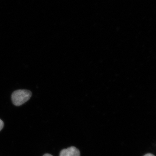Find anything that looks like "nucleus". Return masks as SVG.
<instances>
[{
  "label": "nucleus",
  "mask_w": 156,
  "mask_h": 156,
  "mask_svg": "<svg viewBox=\"0 0 156 156\" xmlns=\"http://www.w3.org/2000/svg\"><path fill=\"white\" fill-rule=\"evenodd\" d=\"M143 156H155V155L152 154L148 153L144 155Z\"/></svg>",
  "instance_id": "4"
},
{
  "label": "nucleus",
  "mask_w": 156,
  "mask_h": 156,
  "mask_svg": "<svg viewBox=\"0 0 156 156\" xmlns=\"http://www.w3.org/2000/svg\"><path fill=\"white\" fill-rule=\"evenodd\" d=\"M59 156H80V151L75 147L71 146L61 151Z\"/></svg>",
  "instance_id": "2"
},
{
  "label": "nucleus",
  "mask_w": 156,
  "mask_h": 156,
  "mask_svg": "<svg viewBox=\"0 0 156 156\" xmlns=\"http://www.w3.org/2000/svg\"><path fill=\"white\" fill-rule=\"evenodd\" d=\"M31 96V92L29 90L20 89L13 92L11 99L14 105L19 106L28 101Z\"/></svg>",
  "instance_id": "1"
},
{
  "label": "nucleus",
  "mask_w": 156,
  "mask_h": 156,
  "mask_svg": "<svg viewBox=\"0 0 156 156\" xmlns=\"http://www.w3.org/2000/svg\"><path fill=\"white\" fill-rule=\"evenodd\" d=\"M43 156H53L52 155L50 154H44Z\"/></svg>",
  "instance_id": "5"
},
{
  "label": "nucleus",
  "mask_w": 156,
  "mask_h": 156,
  "mask_svg": "<svg viewBox=\"0 0 156 156\" xmlns=\"http://www.w3.org/2000/svg\"><path fill=\"white\" fill-rule=\"evenodd\" d=\"M4 126V122H3L2 120L0 119V131L3 129V127Z\"/></svg>",
  "instance_id": "3"
}]
</instances>
